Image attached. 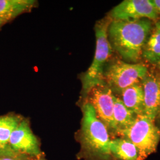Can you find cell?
<instances>
[{
  "label": "cell",
  "instance_id": "1",
  "mask_svg": "<svg viewBox=\"0 0 160 160\" xmlns=\"http://www.w3.org/2000/svg\"><path fill=\"white\" fill-rule=\"evenodd\" d=\"M153 27L152 22L147 18L112 20L108 30L110 44L123 61L137 63L142 58L143 46Z\"/></svg>",
  "mask_w": 160,
  "mask_h": 160
},
{
  "label": "cell",
  "instance_id": "2",
  "mask_svg": "<svg viewBox=\"0 0 160 160\" xmlns=\"http://www.w3.org/2000/svg\"><path fill=\"white\" fill-rule=\"evenodd\" d=\"M82 112L80 139L83 152L90 160H111V139L108 128L97 117L88 101L83 104Z\"/></svg>",
  "mask_w": 160,
  "mask_h": 160
},
{
  "label": "cell",
  "instance_id": "3",
  "mask_svg": "<svg viewBox=\"0 0 160 160\" xmlns=\"http://www.w3.org/2000/svg\"><path fill=\"white\" fill-rule=\"evenodd\" d=\"M111 21L112 19L109 16L104 17L98 21L95 25L96 46L94 57L91 65L81 77V94L84 98L87 97L96 86L105 84L104 69L113 51L108 36Z\"/></svg>",
  "mask_w": 160,
  "mask_h": 160
},
{
  "label": "cell",
  "instance_id": "4",
  "mask_svg": "<svg viewBox=\"0 0 160 160\" xmlns=\"http://www.w3.org/2000/svg\"><path fill=\"white\" fill-rule=\"evenodd\" d=\"M118 136L130 141L137 148L139 160H145L156 151L160 141V129L145 114L137 115L128 129L120 132Z\"/></svg>",
  "mask_w": 160,
  "mask_h": 160
},
{
  "label": "cell",
  "instance_id": "5",
  "mask_svg": "<svg viewBox=\"0 0 160 160\" xmlns=\"http://www.w3.org/2000/svg\"><path fill=\"white\" fill-rule=\"evenodd\" d=\"M148 72V67L142 63H128L115 59L106 64L104 80L113 93L120 95L126 88L141 82Z\"/></svg>",
  "mask_w": 160,
  "mask_h": 160
},
{
  "label": "cell",
  "instance_id": "6",
  "mask_svg": "<svg viewBox=\"0 0 160 160\" xmlns=\"http://www.w3.org/2000/svg\"><path fill=\"white\" fill-rule=\"evenodd\" d=\"M88 102L94 109L97 117L108 130L116 134L113 120L114 94L105 84L94 87L88 95Z\"/></svg>",
  "mask_w": 160,
  "mask_h": 160
},
{
  "label": "cell",
  "instance_id": "7",
  "mask_svg": "<svg viewBox=\"0 0 160 160\" xmlns=\"http://www.w3.org/2000/svg\"><path fill=\"white\" fill-rule=\"evenodd\" d=\"M113 20H134L147 18L156 21L159 14L150 0H125L109 13Z\"/></svg>",
  "mask_w": 160,
  "mask_h": 160
},
{
  "label": "cell",
  "instance_id": "8",
  "mask_svg": "<svg viewBox=\"0 0 160 160\" xmlns=\"http://www.w3.org/2000/svg\"><path fill=\"white\" fill-rule=\"evenodd\" d=\"M8 145L15 151L37 157L40 154L39 144L32 131L29 122L22 120L10 136Z\"/></svg>",
  "mask_w": 160,
  "mask_h": 160
},
{
  "label": "cell",
  "instance_id": "9",
  "mask_svg": "<svg viewBox=\"0 0 160 160\" xmlns=\"http://www.w3.org/2000/svg\"><path fill=\"white\" fill-rule=\"evenodd\" d=\"M141 83L144 93V114L155 121L160 111V75L148 71Z\"/></svg>",
  "mask_w": 160,
  "mask_h": 160
},
{
  "label": "cell",
  "instance_id": "10",
  "mask_svg": "<svg viewBox=\"0 0 160 160\" xmlns=\"http://www.w3.org/2000/svg\"><path fill=\"white\" fill-rule=\"evenodd\" d=\"M120 95L128 109L137 115L144 114V93L141 82L126 88Z\"/></svg>",
  "mask_w": 160,
  "mask_h": 160
},
{
  "label": "cell",
  "instance_id": "11",
  "mask_svg": "<svg viewBox=\"0 0 160 160\" xmlns=\"http://www.w3.org/2000/svg\"><path fill=\"white\" fill-rule=\"evenodd\" d=\"M36 3L34 0H0V18L7 23L30 11Z\"/></svg>",
  "mask_w": 160,
  "mask_h": 160
},
{
  "label": "cell",
  "instance_id": "12",
  "mask_svg": "<svg viewBox=\"0 0 160 160\" xmlns=\"http://www.w3.org/2000/svg\"><path fill=\"white\" fill-rule=\"evenodd\" d=\"M137 114L128 109L119 97H114L113 120L116 129V134L128 129L133 125Z\"/></svg>",
  "mask_w": 160,
  "mask_h": 160
},
{
  "label": "cell",
  "instance_id": "13",
  "mask_svg": "<svg viewBox=\"0 0 160 160\" xmlns=\"http://www.w3.org/2000/svg\"><path fill=\"white\" fill-rule=\"evenodd\" d=\"M110 151L112 157L118 160H139L138 151L130 141L124 138L111 140Z\"/></svg>",
  "mask_w": 160,
  "mask_h": 160
},
{
  "label": "cell",
  "instance_id": "14",
  "mask_svg": "<svg viewBox=\"0 0 160 160\" xmlns=\"http://www.w3.org/2000/svg\"><path fill=\"white\" fill-rule=\"evenodd\" d=\"M142 58L157 65L160 61V22H156L142 50Z\"/></svg>",
  "mask_w": 160,
  "mask_h": 160
},
{
  "label": "cell",
  "instance_id": "15",
  "mask_svg": "<svg viewBox=\"0 0 160 160\" xmlns=\"http://www.w3.org/2000/svg\"><path fill=\"white\" fill-rule=\"evenodd\" d=\"M22 119L17 115L7 114L0 116V147L8 144L12 132L17 128Z\"/></svg>",
  "mask_w": 160,
  "mask_h": 160
},
{
  "label": "cell",
  "instance_id": "16",
  "mask_svg": "<svg viewBox=\"0 0 160 160\" xmlns=\"http://www.w3.org/2000/svg\"><path fill=\"white\" fill-rule=\"evenodd\" d=\"M0 160H34L33 157L14 150L8 144L0 147Z\"/></svg>",
  "mask_w": 160,
  "mask_h": 160
},
{
  "label": "cell",
  "instance_id": "17",
  "mask_svg": "<svg viewBox=\"0 0 160 160\" xmlns=\"http://www.w3.org/2000/svg\"><path fill=\"white\" fill-rule=\"evenodd\" d=\"M152 3L156 8L157 11L158 12L159 16L160 15V0H152L151 1Z\"/></svg>",
  "mask_w": 160,
  "mask_h": 160
},
{
  "label": "cell",
  "instance_id": "18",
  "mask_svg": "<svg viewBox=\"0 0 160 160\" xmlns=\"http://www.w3.org/2000/svg\"><path fill=\"white\" fill-rule=\"evenodd\" d=\"M156 119L158 120V123L160 125V111L159 113L158 114V116H157V118H156Z\"/></svg>",
  "mask_w": 160,
  "mask_h": 160
},
{
  "label": "cell",
  "instance_id": "19",
  "mask_svg": "<svg viewBox=\"0 0 160 160\" xmlns=\"http://www.w3.org/2000/svg\"><path fill=\"white\" fill-rule=\"evenodd\" d=\"M4 24H6V23H5L3 20H2L0 18V28H1Z\"/></svg>",
  "mask_w": 160,
  "mask_h": 160
},
{
  "label": "cell",
  "instance_id": "20",
  "mask_svg": "<svg viewBox=\"0 0 160 160\" xmlns=\"http://www.w3.org/2000/svg\"><path fill=\"white\" fill-rule=\"evenodd\" d=\"M157 65L158 66V68H159V69L160 70V61L158 62V63H157Z\"/></svg>",
  "mask_w": 160,
  "mask_h": 160
},
{
  "label": "cell",
  "instance_id": "21",
  "mask_svg": "<svg viewBox=\"0 0 160 160\" xmlns=\"http://www.w3.org/2000/svg\"><path fill=\"white\" fill-rule=\"evenodd\" d=\"M39 160H44V159H42V158H41V159H40H40H39Z\"/></svg>",
  "mask_w": 160,
  "mask_h": 160
}]
</instances>
